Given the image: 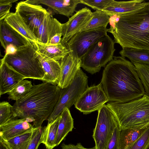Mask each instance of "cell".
I'll return each mask as SVG.
<instances>
[{"label": "cell", "mask_w": 149, "mask_h": 149, "mask_svg": "<svg viewBox=\"0 0 149 149\" xmlns=\"http://www.w3.org/2000/svg\"><path fill=\"white\" fill-rule=\"evenodd\" d=\"M101 83L109 102L125 103L145 95L134 65L121 56H113L106 66Z\"/></svg>", "instance_id": "cell-1"}, {"label": "cell", "mask_w": 149, "mask_h": 149, "mask_svg": "<svg viewBox=\"0 0 149 149\" xmlns=\"http://www.w3.org/2000/svg\"><path fill=\"white\" fill-rule=\"evenodd\" d=\"M62 89L57 85L43 82L33 84L29 92L16 101L11 109L12 119L26 118L34 128L41 127L53 111Z\"/></svg>", "instance_id": "cell-2"}, {"label": "cell", "mask_w": 149, "mask_h": 149, "mask_svg": "<svg viewBox=\"0 0 149 149\" xmlns=\"http://www.w3.org/2000/svg\"><path fill=\"white\" fill-rule=\"evenodd\" d=\"M108 32L123 48L149 51V4L136 10L110 16Z\"/></svg>", "instance_id": "cell-3"}, {"label": "cell", "mask_w": 149, "mask_h": 149, "mask_svg": "<svg viewBox=\"0 0 149 149\" xmlns=\"http://www.w3.org/2000/svg\"><path fill=\"white\" fill-rule=\"evenodd\" d=\"M107 105L116 116L121 130L149 125V97L146 95L128 102H110Z\"/></svg>", "instance_id": "cell-4"}, {"label": "cell", "mask_w": 149, "mask_h": 149, "mask_svg": "<svg viewBox=\"0 0 149 149\" xmlns=\"http://www.w3.org/2000/svg\"><path fill=\"white\" fill-rule=\"evenodd\" d=\"M4 61L25 79L41 80L44 76V72L38 58L36 50L30 42L18 48L14 54L8 55L0 61Z\"/></svg>", "instance_id": "cell-5"}, {"label": "cell", "mask_w": 149, "mask_h": 149, "mask_svg": "<svg viewBox=\"0 0 149 149\" xmlns=\"http://www.w3.org/2000/svg\"><path fill=\"white\" fill-rule=\"evenodd\" d=\"M115 43L107 35L100 38L91 47L81 59V67L92 74L99 72L113 59L116 50Z\"/></svg>", "instance_id": "cell-6"}, {"label": "cell", "mask_w": 149, "mask_h": 149, "mask_svg": "<svg viewBox=\"0 0 149 149\" xmlns=\"http://www.w3.org/2000/svg\"><path fill=\"white\" fill-rule=\"evenodd\" d=\"M88 77L81 69L77 73L74 78L66 87L62 89L59 100L54 110L47 119L48 124L53 122L60 116L63 109H69L74 104L81 95L88 87Z\"/></svg>", "instance_id": "cell-7"}, {"label": "cell", "mask_w": 149, "mask_h": 149, "mask_svg": "<svg viewBox=\"0 0 149 149\" xmlns=\"http://www.w3.org/2000/svg\"><path fill=\"white\" fill-rule=\"evenodd\" d=\"M98 111L92 136L96 149H106L114 129L119 123L114 113L107 104H104Z\"/></svg>", "instance_id": "cell-8"}, {"label": "cell", "mask_w": 149, "mask_h": 149, "mask_svg": "<svg viewBox=\"0 0 149 149\" xmlns=\"http://www.w3.org/2000/svg\"><path fill=\"white\" fill-rule=\"evenodd\" d=\"M107 32L108 29L104 27L82 31L72 37L65 45L70 51L81 60L91 47L107 35Z\"/></svg>", "instance_id": "cell-9"}, {"label": "cell", "mask_w": 149, "mask_h": 149, "mask_svg": "<svg viewBox=\"0 0 149 149\" xmlns=\"http://www.w3.org/2000/svg\"><path fill=\"white\" fill-rule=\"evenodd\" d=\"M102 85L88 87L81 95L74 104L75 107L84 114L98 111L109 102Z\"/></svg>", "instance_id": "cell-10"}, {"label": "cell", "mask_w": 149, "mask_h": 149, "mask_svg": "<svg viewBox=\"0 0 149 149\" xmlns=\"http://www.w3.org/2000/svg\"><path fill=\"white\" fill-rule=\"evenodd\" d=\"M15 9L36 36L47 10L40 5L31 4L26 1L18 3Z\"/></svg>", "instance_id": "cell-11"}, {"label": "cell", "mask_w": 149, "mask_h": 149, "mask_svg": "<svg viewBox=\"0 0 149 149\" xmlns=\"http://www.w3.org/2000/svg\"><path fill=\"white\" fill-rule=\"evenodd\" d=\"M93 17L92 12L86 7L77 11L67 22L62 24L61 43L65 45L74 35L85 27Z\"/></svg>", "instance_id": "cell-12"}, {"label": "cell", "mask_w": 149, "mask_h": 149, "mask_svg": "<svg viewBox=\"0 0 149 149\" xmlns=\"http://www.w3.org/2000/svg\"><path fill=\"white\" fill-rule=\"evenodd\" d=\"M61 69L57 85L61 89L67 87L81 67V60L69 51L61 61Z\"/></svg>", "instance_id": "cell-13"}, {"label": "cell", "mask_w": 149, "mask_h": 149, "mask_svg": "<svg viewBox=\"0 0 149 149\" xmlns=\"http://www.w3.org/2000/svg\"><path fill=\"white\" fill-rule=\"evenodd\" d=\"M27 2L34 4H42L48 7L47 11L52 13L59 14L69 17L72 16L80 0H28Z\"/></svg>", "instance_id": "cell-14"}, {"label": "cell", "mask_w": 149, "mask_h": 149, "mask_svg": "<svg viewBox=\"0 0 149 149\" xmlns=\"http://www.w3.org/2000/svg\"><path fill=\"white\" fill-rule=\"evenodd\" d=\"M62 24L47 12L40 25L36 36L38 42L49 45L55 35L62 34Z\"/></svg>", "instance_id": "cell-15"}, {"label": "cell", "mask_w": 149, "mask_h": 149, "mask_svg": "<svg viewBox=\"0 0 149 149\" xmlns=\"http://www.w3.org/2000/svg\"><path fill=\"white\" fill-rule=\"evenodd\" d=\"M0 96L8 93L18 83L25 79L5 61H0Z\"/></svg>", "instance_id": "cell-16"}, {"label": "cell", "mask_w": 149, "mask_h": 149, "mask_svg": "<svg viewBox=\"0 0 149 149\" xmlns=\"http://www.w3.org/2000/svg\"><path fill=\"white\" fill-rule=\"evenodd\" d=\"M26 118L12 119L0 126V138L8 141L33 128Z\"/></svg>", "instance_id": "cell-17"}, {"label": "cell", "mask_w": 149, "mask_h": 149, "mask_svg": "<svg viewBox=\"0 0 149 149\" xmlns=\"http://www.w3.org/2000/svg\"><path fill=\"white\" fill-rule=\"evenodd\" d=\"M0 41L1 45L5 50L7 46L10 44L14 45L18 48L29 42L4 20L0 21Z\"/></svg>", "instance_id": "cell-18"}, {"label": "cell", "mask_w": 149, "mask_h": 149, "mask_svg": "<svg viewBox=\"0 0 149 149\" xmlns=\"http://www.w3.org/2000/svg\"><path fill=\"white\" fill-rule=\"evenodd\" d=\"M148 4L149 2L144 0L116 1L112 0L103 11L110 16L115 15H121L136 10Z\"/></svg>", "instance_id": "cell-19"}, {"label": "cell", "mask_w": 149, "mask_h": 149, "mask_svg": "<svg viewBox=\"0 0 149 149\" xmlns=\"http://www.w3.org/2000/svg\"><path fill=\"white\" fill-rule=\"evenodd\" d=\"M5 22L32 44L38 42L37 38L18 13H10Z\"/></svg>", "instance_id": "cell-20"}, {"label": "cell", "mask_w": 149, "mask_h": 149, "mask_svg": "<svg viewBox=\"0 0 149 149\" xmlns=\"http://www.w3.org/2000/svg\"><path fill=\"white\" fill-rule=\"evenodd\" d=\"M33 45L37 52L44 58L59 62L70 51L65 45L61 43L56 45H45L37 42Z\"/></svg>", "instance_id": "cell-21"}, {"label": "cell", "mask_w": 149, "mask_h": 149, "mask_svg": "<svg viewBox=\"0 0 149 149\" xmlns=\"http://www.w3.org/2000/svg\"><path fill=\"white\" fill-rule=\"evenodd\" d=\"M37 53L44 73L41 81L57 85L61 71L60 63L59 61L46 59Z\"/></svg>", "instance_id": "cell-22"}, {"label": "cell", "mask_w": 149, "mask_h": 149, "mask_svg": "<svg viewBox=\"0 0 149 149\" xmlns=\"http://www.w3.org/2000/svg\"><path fill=\"white\" fill-rule=\"evenodd\" d=\"M60 116L55 142L56 146L60 143L68 133L72 131L74 127L73 119L69 109L64 108Z\"/></svg>", "instance_id": "cell-23"}, {"label": "cell", "mask_w": 149, "mask_h": 149, "mask_svg": "<svg viewBox=\"0 0 149 149\" xmlns=\"http://www.w3.org/2000/svg\"><path fill=\"white\" fill-rule=\"evenodd\" d=\"M60 119V115L55 120L43 128L41 143L45 146L46 149H53L56 147L55 142L58 127Z\"/></svg>", "instance_id": "cell-24"}, {"label": "cell", "mask_w": 149, "mask_h": 149, "mask_svg": "<svg viewBox=\"0 0 149 149\" xmlns=\"http://www.w3.org/2000/svg\"><path fill=\"white\" fill-rule=\"evenodd\" d=\"M120 52L121 56L127 57L132 63L149 65V51L145 49L123 48Z\"/></svg>", "instance_id": "cell-25"}, {"label": "cell", "mask_w": 149, "mask_h": 149, "mask_svg": "<svg viewBox=\"0 0 149 149\" xmlns=\"http://www.w3.org/2000/svg\"><path fill=\"white\" fill-rule=\"evenodd\" d=\"M148 126L121 130L120 136V149H125L131 145L141 136Z\"/></svg>", "instance_id": "cell-26"}, {"label": "cell", "mask_w": 149, "mask_h": 149, "mask_svg": "<svg viewBox=\"0 0 149 149\" xmlns=\"http://www.w3.org/2000/svg\"><path fill=\"white\" fill-rule=\"evenodd\" d=\"M92 18L82 31L102 27L107 28L109 22L110 16L103 11L96 10L92 12Z\"/></svg>", "instance_id": "cell-27"}, {"label": "cell", "mask_w": 149, "mask_h": 149, "mask_svg": "<svg viewBox=\"0 0 149 149\" xmlns=\"http://www.w3.org/2000/svg\"><path fill=\"white\" fill-rule=\"evenodd\" d=\"M31 81L24 80L19 82L8 93V98L17 101L27 94L33 87Z\"/></svg>", "instance_id": "cell-28"}, {"label": "cell", "mask_w": 149, "mask_h": 149, "mask_svg": "<svg viewBox=\"0 0 149 149\" xmlns=\"http://www.w3.org/2000/svg\"><path fill=\"white\" fill-rule=\"evenodd\" d=\"M34 128L6 141L12 149H27L31 140Z\"/></svg>", "instance_id": "cell-29"}, {"label": "cell", "mask_w": 149, "mask_h": 149, "mask_svg": "<svg viewBox=\"0 0 149 149\" xmlns=\"http://www.w3.org/2000/svg\"><path fill=\"white\" fill-rule=\"evenodd\" d=\"M144 87L145 95L149 97V65L133 63Z\"/></svg>", "instance_id": "cell-30"}, {"label": "cell", "mask_w": 149, "mask_h": 149, "mask_svg": "<svg viewBox=\"0 0 149 149\" xmlns=\"http://www.w3.org/2000/svg\"><path fill=\"white\" fill-rule=\"evenodd\" d=\"M149 148V126L141 136L125 149H148Z\"/></svg>", "instance_id": "cell-31"}, {"label": "cell", "mask_w": 149, "mask_h": 149, "mask_svg": "<svg viewBox=\"0 0 149 149\" xmlns=\"http://www.w3.org/2000/svg\"><path fill=\"white\" fill-rule=\"evenodd\" d=\"M12 107L13 106L7 102H0V126L12 119Z\"/></svg>", "instance_id": "cell-32"}, {"label": "cell", "mask_w": 149, "mask_h": 149, "mask_svg": "<svg viewBox=\"0 0 149 149\" xmlns=\"http://www.w3.org/2000/svg\"><path fill=\"white\" fill-rule=\"evenodd\" d=\"M121 131L118 123L114 129L106 149H120V136Z\"/></svg>", "instance_id": "cell-33"}, {"label": "cell", "mask_w": 149, "mask_h": 149, "mask_svg": "<svg viewBox=\"0 0 149 149\" xmlns=\"http://www.w3.org/2000/svg\"><path fill=\"white\" fill-rule=\"evenodd\" d=\"M112 0H80V3L87 5L96 10L103 11Z\"/></svg>", "instance_id": "cell-34"}, {"label": "cell", "mask_w": 149, "mask_h": 149, "mask_svg": "<svg viewBox=\"0 0 149 149\" xmlns=\"http://www.w3.org/2000/svg\"><path fill=\"white\" fill-rule=\"evenodd\" d=\"M42 131V127L34 128L31 140L27 149H38L41 143Z\"/></svg>", "instance_id": "cell-35"}, {"label": "cell", "mask_w": 149, "mask_h": 149, "mask_svg": "<svg viewBox=\"0 0 149 149\" xmlns=\"http://www.w3.org/2000/svg\"><path fill=\"white\" fill-rule=\"evenodd\" d=\"M16 0H0V21L3 20L10 14L12 3Z\"/></svg>", "instance_id": "cell-36"}, {"label": "cell", "mask_w": 149, "mask_h": 149, "mask_svg": "<svg viewBox=\"0 0 149 149\" xmlns=\"http://www.w3.org/2000/svg\"><path fill=\"white\" fill-rule=\"evenodd\" d=\"M17 48L14 45L10 44L8 45L5 49V54L3 58H5L8 55L14 54L17 52Z\"/></svg>", "instance_id": "cell-37"}, {"label": "cell", "mask_w": 149, "mask_h": 149, "mask_svg": "<svg viewBox=\"0 0 149 149\" xmlns=\"http://www.w3.org/2000/svg\"><path fill=\"white\" fill-rule=\"evenodd\" d=\"M0 149H12L6 141L0 138Z\"/></svg>", "instance_id": "cell-38"}, {"label": "cell", "mask_w": 149, "mask_h": 149, "mask_svg": "<svg viewBox=\"0 0 149 149\" xmlns=\"http://www.w3.org/2000/svg\"><path fill=\"white\" fill-rule=\"evenodd\" d=\"M61 147L62 149H77L76 146L72 144H65L63 143Z\"/></svg>", "instance_id": "cell-39"}, {"label": "cell", "mask_w": 149, "mask_h": 149, "mask_svg": "<svg viewBox=\"0 0 149 149\" xmlns=\"http://www.w3.org/2000/svg\"><path fill=\"white\" fill-rule=\"evenodd\" d=\"M77 149H96L95 146L90 148H86L83 147L80 143H78L76 146Z\"/></svg>", "instance_id": "cell-40"}, {"label": "cell", "mask_w": 149, "mask_h": 149, "mask_svg": "<svg viewBox=\"0 0 149 149\" xmlns=\"http://www.w3.org/2000/svg\"></svg>", "instance_id": "cell-41"}]
</instances>
